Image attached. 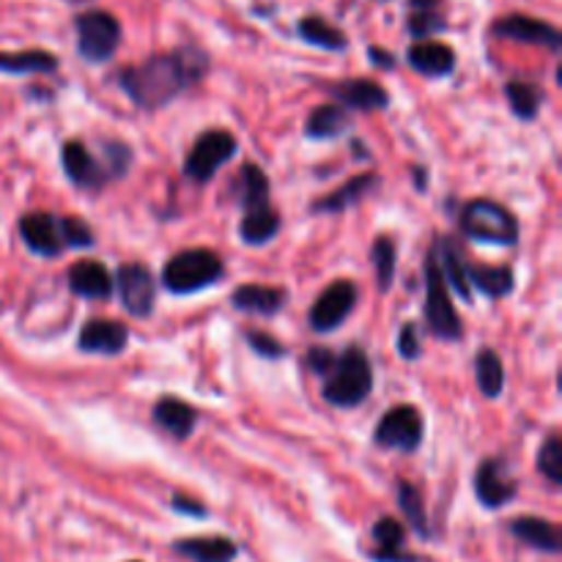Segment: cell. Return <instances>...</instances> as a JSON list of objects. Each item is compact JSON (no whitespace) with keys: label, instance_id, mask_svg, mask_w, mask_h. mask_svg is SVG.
<instances>
[{"label":"cell","instance_id":"18","mask_svg":"<svg viewBox=\"0 0 562 562\" xmlns=\"http://www.w3.org/2000/svg\"><path fill=\"white\" fill-rule=\"evenodd\" d=\"M113 285V274L99 261H78L69 269V289L83 300H110Z\"/></svg>","mask_w":562,"mask_h":562},{"label":"cell","instance_id":"11","mask_svg":"<svg viewBox=\"0 0 562 562\" xmlns=\"http://www.w3.org/2000/svg\"><path fill=\"white\" fill-rule=\"evenodd\" d=\"M491 34L500 36V39L522 42V45L546 47V50L551 52L562 50L560 31L551 23H546V20L529 17V14H507V17L496 20V23L491 25Z\"/></svg>","mask_w":562,"mask_h":562},{"label":"cell","instance_id":"41","mask_svg":"<svg viewBox=\"0 0 562 562\" xmlns=\"http://www.w3.org/2000/svg\"><path fill=\"white\" fill-rule=\"evenodd\" d=\"M398 351H401L403 360H418L423 346H420V332H418V324H403L401 335H398Z\"/></svg>","mask_w":562,"mask_h":562},{"label":"cell","instance_id":"1","mask_svg":"<svg viewBox=\"0 0 562 562\" xmlns=\"http://www.w3.org/2000/svg\"><path fill=\"white\" fill-rule=\"evenodd\" d=\"M209 61L201 47H178L173 52H160L145 61L134 63L118 72V85L124 94L143 110H160L167 102L176 99L182 91L207 78Z\"/></svg>","mask_w":562,"mask_h":562},{"label":"cell","instance_id":"14","mask_svg":"<svg viewBox=\"0 0 562 562\" xmlns=\"http://www.w3.org/2000/svg\"><path fill=\"white\" fill-rule=\"evenodd\" d=\"M516 480L507 472L502 458H489L475 472V494L483 502V507H505L516 496Z\"/></svg>","mask_w":562,"mask_h":562},{"label":"cell","instance_id":"3","mask_svg":"<svg viewBox=\"0 0 562 562\" xmlns=\"http://www.w3.org/2000/svg\"><path fill=\"white\" fill-rule=\"evenodd\" d=\"M223 274V258L214 250L196 247V250L176 253V256L165 264V269H162V285H165L171 294L187 296L220 283Z\"/></svg>","mask_w":562,"mask_h":562},{"label":"cell","instance_id":"13","mask_svg":"<svg viewBox=\"0 0 562 562\" xmlns=\"http://www.w3.org/2000/svg\"><path fill=\"white\" fill-rule=\"evenodd\" d=\"M20 236L25 247L42 258H58L67 245L61 236V220L47 212H28L20 220Z\"/></svg>","mask_w":562,"mask_h":562},{"label":"cell","instance_id":"16","mask_svg":"<svg viewBox=\"0 0 562 562\" xmlns=\"http://www.w3.org/2000/svg\"><path fill=\"white\" fill-rule=\"evenodd\" d=\"M129 343V329L110 318H94L83 327L78 349L85 354H121Z\"/></svg>","mask_w":562,"mask_h":562},{"label":"cell","instance_id":"27","mask_svg":"<svg viewBox=\"0 0 562 562\" xmlns=\"http://www.w3.org/2000/svg\"><path fill=\"white\" fill-rule=\"evenodd\" d=\"M351 129V116L349 110H343L340 105H318L313 107V113L307 116L305 132L313 140H332L340 138L343 132Z\"/></svg>","mask_w":562,"mask_h":562},{"label":"cell","instance_id":"39","mask_svg":"<svg viewBox=\"0 0 562 562\" xmlns=\"http://www.w3.org/2000/svg\"><path fill=\"white\" fill-rule=\"evenodd\" d=\"M105 156H107V176H124V173H127V167H129V162H132V151H129V145H124V143H110V140H107L105 143Z\"/></svg>","mask_w":562,"mask_h":562},{"label":"cell","instance_id":"4","mask_svg":"<svg viewBox=\"0 0 562 562\" xmlns=\"http://www.w3.org/2000/svg\"><path fill=\"white\" fill-rule=\"evenodd\" d=\"M461 231L472 242L480 245H500L513 247L518 242V223L505 207L489 201V198H478L469 201L461 209Z\"/></svg>","mask_w":562,"mask_h":562},{"label":"cell","instance_id":"44","mask_svg":"<svg viewBox=\"0 0 562 562\" xmlns=\"http://www.w3.org/2000/svg\"><path fill=\"white\" fill-rule=\"evenodd\" d=\"M367 58H371L373 67L396 69V56H393L390 50H382V47H367Z\"/></svg>","mask_w":562,"mask_h":562},{"label":"cell","instance_id":"6","mask_svg":"<svg viewBox=\"0 0 562 562\" xmlns=\"http://www.w3.org/2000/svg\"><path fill=\"white\" fill-rule=\"evenodd\" d=\"M425 324L436 340H458L464 335L461 316L453 307L450 289L442 280L434 250L425 258Z\"/></svg>","mask_w":562,"mask_h":562},{"label":"cell","instance_id":"36","mask_svg":"<svg viewBox=\"0 0 562 562\" xmlns=\"http://www.w3.org/2000/svg\"><path fill=\"white\" fill-rule=\"evenodd\" d=\"M398 502H401V511L407 513L409 518V527L420 535V538H429V518H425V505H423V496H420L418 485L407 483L403 480L398 485Z\"/></svg>","mask_w":562,"mask_h":562},{"label":"cell","instance_id":"24","mask_svg":"<svg viewBox=\"0 0 562 562\" xmlns=\"http://www.w3.org/2000/svg\"><path fill=\"white\" fill-rule=\"evenodd\" d=\"M379 187V178L373 173H360L351 182H346L340 190H335L332 196H327L324 201L313 203V212L316 214H340L346 209H351L354 203H360L362 198H367V192Z\"/></svg>","mask_w":562,"mask_h":562},{"label":"cell","instance_id":"15","mask_svg":"<svg viewBox=\"0 0 562 562\" xmlns=\"http://www.w3.org/2000/svg\"><path fill=\"white\" fill-rule=\"evenodd\" d=\"M327 91L338 99V105L343 107V110L373 113V110H385V107L390 105V94H387L376 80H365V78L343 80V83L327 85Z\"/></svg>","mask_w":562,"mask_h":562},{"label":"cell","instance_id":"17","mask_svg":"<svg viewBox=\"0 0 562 562\" xmlns=\"http://www.w3.org/2000/svg\"><path fill=\"white\" fill-rule=\"evenodd\" d=\"M409 67L423 78H447L456 69V52L442 42H414L407 52Z\"/></svg>","mask_w":562,"mask_h":562},{"label":"cell","instance_id":"37","mask_svg":"<svg viewBox=\"0 0 562 562\" xmlns=\"http://www.w3.org/2000/svg\"><path fill=\"white\" fill-rule=\"evenodd\" d=\"M538 472L549 480L551 485L562 483V442L560 436L551 434L538 450Z\"/></svg>","mask_w":562,"mask_h":562},{"label":"cell","instance_id":"35","mask_svg":"<svg viewBox=\"0 0 562 562\" xmlns=\"http://www.w3.org/2000/svg\"><path fill=\"white\" fill-rule=\"evenodd\" d=\"M373 267H376V280H379V289L387 291L396 280V261H398V253H396V242L393 236H379V239L373 242Z\"/></svg>","mask_w":562,"mask_h":562},{"label":"cell","instance_id":"8","mask_svg":"<svg viewBox=\"0 0 562 562\" xmlns=\"http://www.w3.org/2000/svg\"><path fill=\"white\" fill-rule=\"evenodd\" d=\"M373 440L385 450L414 453L423 442V414H420L418 407H409V403L393 407L390 412L382 414Z\"/></svg>","mask_w":562,"mask_h":562},{"label":"cell","instance_id":"33","mask_svg":"<svg viewBox=\"0 0 562 562\" xmlns=\"http://www.w3.org/2000/svg\"><path fill=\"white\" fill-rule=\"evenodd\" d=\"M475 376H478L480 393L485 398H500L505 390V367L494 349H483L475 360Z\"/></svg>","mask_w":562,"mask_h":562},{"label":"cell","instance_id":"31","mask_svg":"<svg viewBox=\"0 0 562 562\" xmlns=\"http://www.w3.org/2000/svg\"><path fill=\"white\" fill-rule=\"evenodd\" d=\"M58 58L47 50L0 52V72L3 74H52Z\"/></svg>","mask_w":562,"mask_h":562},{"label":"cell","instance_id":"22","mask_svg":"<svg viewBox=\"0 0 562 562\" xmlns=\"http://www.w3.org/2000/svg\"><path fill=\"white\" fill-rule=\"evenodd\" d=\"M173 551L192 562H234L236 560V543L223 535H212V538H182L173 543Z\"/></svg>","mask_w":562,"mask_h":562},{"label":"cell","instance_id":"20","mask_svg":"<svg viewBox=\"0 0 562 562\" xmlns=\"http://www.w3.org/2000/svg\"><path fill=\"white\" fill-rule=\"evenodd\" d=\"M154 423L160 425L162 431H167L171 436L176 440H190L192 431L198 425V412L196 407H190L187 401L182 398H160L154 407Z\"/></svg>","mask_w":562,"mask_h":562},{"label":"cell","instance_id":"34","mask_svg":"<svg viewBox=\"0 0 562 562\" xmlns=\"http://www.w3.org/2000/svg\"><path fill=\"white\" fill-rule=\"evenodd\" d=\"M505 96L511 102L513 116L522 118V121H532L543 105V91L535 83H524V80H511L505 85Z\"/></svg>","mask_w":562,"mask_h":562},{"label":"cell","instance_id":"45","mask_svg":"<svg viewBox=\"0 0 562 562\" xmlns=\"http://www.w3.org/2000/svg\"><path fill=\"white\" fill-rule=\"evenodd\" d=\"M414 184H418V190H425V171L423 167H414Z\"/></svg>","mask_w":562,"mask_h":562},{"label":"cell","instance_id":"12","mask_svg":"<svg viewBox=\"0 0 562 562\" xmlns=\"http://www.w3.org/2000/svg\"><path fill=\"white\" fill-rule=\"evenodd\" d=\"M63 171H67L69 182L85 192H99L107 184V171L99 160L89 151V145L80 143V140H69L61 151Z\"/></svg>","mask_w":562,"mask_h":562},{"label":"cell","instance_id":"28","mask_svg":"<svg viewBox=\"0 0 562 562\" xmlns=\"http://www.w3.org/2000/svg\"><path fill=\"white\" fill-rule=\"evenodd\" d=\"M296 34H300V39L307 42L311 47H321V50L329 52H343L346 47H349V39H346L343 31H338L332 23H327L324 17H316V14L302 17L300 23H296Z\"/></svg>","mask_w":562,"mask_h":562},{"label":"cell","instance_id":"26","mask_svg":"<svg viewBox=\"0 0 562 562\" xmlns=\"http://www.w3.org/2000/svg\"><path fill=\"white\" fill-rule=\"evenodd\" d=\"M434 256H436V264H440L442 280H445L447 289L456 291L464 302L472 300V289H469V278H467V264H464L458 247L453 245L450 239H442L440 245L434 247Z\"/></svg>","mask_w":562,"mask_h":562},{"label":"cell","instance_id":"46","mask_svg":"<svg viewBox=\"0 0 562 562\" xmlns=\"http://www.w3.org/2000/svg\"><path fill=\"white\" fill-rule=\"evenodd\" d=\"M376 3H390V0H376Z\"/></svg>","mask_w":562,"mask_h":562},{"label":"cell","instance_id":"21","mask_svg":"<svg viewBox=\"0 0 562 562\" xmlns=\"http://www.w3.org/2000/svg\"><path fill=\"white\" fill-rule=\"evenodd\" d=\"M231 305L242 313H256V316H274L283 311L285 291L272 289V285L245 283L231 294Z\"/></svg>","mask_w":562,"mask_h":562},{"label":"cell","instance_id":"7","mask_svg":"<svg viewBox=\"0 0 562 562\" xmlns=\"http://www.w3.org/2000/svg\"><path fill=\"white\" fill-rule=\"evenodd\" d=\"M236 154V138L225 129H209L184 160V176L198 184H207L223 165H229Z\"/></svg>","mask_w":562,"mask_h":562},{"label":"cell","instance_id":"25","mask_svg":"<svg viewBox=\"0 0 562 562\" xmlns=\"http://www.w3.org/2000/svg\"><path fill=\"white\" fill-rule=\"evenodd\" d=\"M373 540L379 549L373 551L376 562H418L412 554H403V540H407V529L401 522L385 516L373 524Z\"/></svg>","mask_w":562,"mask_h":562},{"label":"cell","instance_id":"42","mask_svg":"<svg viewBox=\"0 0 562 562\" xmlns=\"http://www.w3.org/2000/svg\"><path fill=\"white\" fill-rule=\"evenodd\" d=\"M307 367H311L313 373H318V376H327V371L329 367H332V362H335V351H329V349H324V346H313L311 351H307Z\"/></svg>","mask_w":562,"mask_h":562},{"label":"cell","instance_id":"5","mask_svg":"<svg viewBox=\"0 0 562 562\" xmlns=\"http://www.w3.org/2000/svg\"><path fill=\"white\" fill-rule=\"evenodd\" d=\"M78 56L85 63H107L121 47V23L105 9H89L74 17Z\"/></svg>","mask_w":562,"mask_h":562},{"label":"cell","instance_id":"32","mask_svg":"<svg viewBox=\"0 0 562 562\" xmlns=\"http://www.w3.org/2000/svg\"><path fill=\"white\" fill-rule=\"evenodd\" d=\"M278 231H280V218L272 207L245 212V218H242V225H239V234L245 245H267V242L274 239Z\"/></svg>","mask_w":562,"mask_h":562},{"label":"cell","instance_id":"29","mask_svg":"<svg viewBox=\"0 0 562 562\" xmlns=\"http://www.w3.org/2000/svg\"><path fill=\"white\" fill-rule=\"evenodd\" d=\"M236 201L245 212H253V209L272 207L269 203V178L267 173L258 165H245L239 173V182H236Z\"/></svg>","mask_w":562,"mask_h":562},{"label":"cell","instance_id":"38","mask_svg":"<svg viewBox=\"0 0 562 562\" xmlns=\"http://www.w3.org/2000/svg\"><path fill=\"white\" fill-rule=\"evenodd\" d=\"M61 236L67 247H91L94 245V231L85 220L80 218H63L61 220Z\"/></svg>","mask_w":562,"mask_h":562},{"label":"cell","instance_id":"2","mask_svg":"<svg viewBox=\"0 0 562 562\" xmlns=\"http://www.w3.org/2000/svg\"><path fill=\"white\" fill-rule=\"evenodd\" d=\"M373 367L360 346H349L343 354H335L332 367L324 376L321 396L329 407L354 409L371 396Z\"/></svg>","mask_w":562,"mask_h":562},{"label":"cell","instance_id":"30","mask_svg":"<svg viewBox=\"0 0 562 562\" xmlns=\"http://www.w3.org/2000/svg\"><path fill=\"white\" fill-rule=\"evenodd\" d=\"M467 278L469 289H478L489 300H502L516 285L511 267H467Z\"/></svg>","mask_w":562,"mask_h":562},{"label":"cell","instance_id":"40","mask_svg":"<svg viewBox=\"0 0 562 562\" xmlns=\"http://www.w3.org/2000/svg\"><path fill=\"white\" fill-rule=\"evenodd\" d=\"M247 343H250V349L256 351L258 356H267V360H278V356L285 354L283 343H280L278 338H272V335L267 332H247Z\"/></svg>","mask_w":562,"mask_h":562},{"label":"cell","instance_id":"23","mask_svg":"<svg viewBox=\"0 0 562 562\" xmlns=\"http://www.w3.org/2000/svg\"><path fill=\"white\" fill-rule=\"evenodd\" d=\"M511 532L516 535L518 540H524L532 549L546 551V554H560L562 549V538L560 529L554 527L551 522L538 516H518L511 522Z\"/></svg>","mask_w":562,"mask_h":562},{"label":"cell","instance_id":"19","mask_svg":"<svg viewBox=\"0 0 562 562\" xmlns=\"http://www.w3.org/2000/svg\"><path fill=\"white\" fill-rule=\"evenodd\" d=\"M407 9V34L414 42H429L431 36L447 31V14L442 9V0H409Z\"/></svg>","mask_w":562,"mask_h":562},{"label":"cell","instance_id":"43","mask_svg":"<svg viewBox=\"0 0 562 562\" xmlns=\"http://www.w3.org/2000/svg\"><path fill=\"white\" fill-rule=\"evenodd\" d=\"M173 511L176 513H184V516H198L203 518L207 516V507L201 505L198 500H192V496H184V494H173Z\"/></svg>","mask_w":562,"mask_h":562},{"label":"cell","instance_id":"10","mask_svg":"<svg viewBox=\"0 0 562 562\" xmlns=\"http://www.w3.org/2000/svg\"><path fill=\"white\" fill-rule=\"evenodd\" d=\"M356 305V285L351 280H335L329 289L313 302L311 327L316 332H335L346 318L351 316Z\"/></svg>","mask_w":562,"mask_h":562},{"label":"cell","instance_id":"9","mask_svg":"<svg viewBox=\"0 0 562 562\" xmlns=\"http://www.w3.org/2000/svg\"><path fill=\"white\" fill-rule=\"evenodd\" d=\"M118 294H121V305L129 316L145 318L151 316L156 302V283L154 274L143 267V264H124L116 272Z\"/></svg>","mask_w":562,"mask_h":562}]
</instances>
